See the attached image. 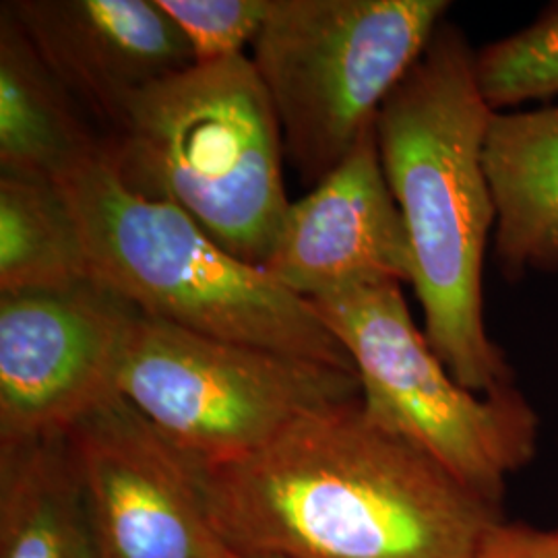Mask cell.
<instances>
[{
	"label": "cell",
	"mask_w": 558,
	"mask_h": 558,
	"mask_svg": "<svg viewBox=\"0 0 558 558\" xmlns=\"http://www.w3.org/2000/svg\"><path fill=\"white\" fill-rule=\"evenodd\" d=\"M117 393L201 465L257 453L299 420L360 398L359 377L137 313Z\"/></svg>",
	"instance_id": "7"
},
{
	"label": "cell",
	"mask_w": 558,
	"mask_h": 558,
	"mask_svg": "<svg viewBox=\"0 0 558 558\" xmlns=\"http://www.w3.org/2000/svg\"><path fill=\"white\" fill-rule=\"evenodd\" d=\"M197 476L236 558H478L502 519L500 505L368 418L360 398L299 420L248 458L197 463Z\"/></svg>",
	"instance_id": "1"
},
{
	"label": "cell",
	"mask_w": 558,
	"mask_h": 558,
	"mask_svg": "<svg viewBox=\"0 0 558 558\" xmlns=\"http://www.w3.org/2000/svg\"><path fill=\"white\" fill-rule=\"evenodd\" d=\"M137 313L94 278L0 294V445L66 433L112 398Z\"/></svg>",
	"instance_id": "8"
},
{
	"label": "cell",
	"mask_w": 558,
	"mask_h": 558,
	"mask_svg": "<svg viewBox=\"0 0 558 558\" xmlns=\"http://www.w3.org/2000/svg\"><path fill=\"white\" fill-rule=\"evenodd\" d=\"M4 7L101 135L143 89L195 64L156 0H11Z\"/></svg>",
	"instance_id": "10"
},
{
	"label": "cell",
	"mask_w": 558,
	"mask_h": 558,
	"mask_svg": "<svg viewBox=\"0 0 558 558\" xmlns=\"http://www.w3.org/2000/svg\"><path fill=\"white\" fill-rule=\"evenodd\" d=\"M476 77L493 110L558 96V2L515 34L476 50Z\"/></svg>",
	"instance_id": "16"
},
{
	"label": "cell",
	"mask_w": 558,
	"mask_h": 558,
	"mask_svg": "<svg viewBox=\"0 0 558 558\" xmlns=\"http://www.w3.org/2000/svg\"><path fill=\"white\" fill-rule=\"evenodd\" d=\"M447 0H269L253 64L311 189L339 168L445 23Z\"/></svg>",
	"instance_id": "5"
},
{
	"label": "cell",
	"mask_w": 558,
	"mask_h": 558,
	"mask_svg": "<svg viewBox=\"0 0 558 558\" xmlns=\"http://www.w3.org/2000/svg\"><path fill=\"white\" fill-rule=\"evenodd\" d=\"M104 135L0 9V172L59 180L96 156Z\"/></svg>",
	"instance_id": "13"
},
{
	"label": "cell",
	"mask_w": 558,
	"mask_h": 558,
	"mask_svg": "<svg viewBox=\"0 0 558 558\" xmlns=\"http://www.w3.org/2000/svg\"><path fill=\"white\" fill-rule=\"evenodd\" d=\"M66 437L100 558H236L207 518L197 463L119 393Z\"/></svg>",
	"instance_id": "9"
},
{
	"label": "cell",
	"mask_w": 558,
	"mask_h": 558,
	"mask_svg": "<svg viewBox=\"0 0 558 558\" xmlns=\"http://www.w3.org/2000/svg\"><path fill=\"white\" fill-rule=\"evenodd\" d=\"M57 182L77 221L89 276L141 313L356 375L311 300L223 251L179 207L133 193L104 147Z\"/></svg>",
	"instance_id": "4"
},
{
	"label": "cell",
	"mask_w": 558,
	"mask_h": 558,
	"mask_svg": "<svg viewBox=\"0 0 558 558\" xmlns=\"http://www.w3.org/2000/svg\"><path fill=\"white\" fill-rule=\"evenodd\" d=\"M0 558H100L66 433L0 445Z\"/></svg>",
	"instance_id": "14"
},
{
	"label": "cell",
	"mask_w": 558,
	"mask_h": 558,
	"mask_svg": "<svg viewBox=\"0 0 558 558\" xmlns=\"http://www.w3.org/2000/svg\"><path fill=\"white\" fill-rule=\"evenodd\" d=\"M179 27L195 64L244 54L259 36L269 0H156Z\"/></svg>",
	"instance_id": "17"
},
{
	"label": "cell",
	"mask_w": 558,
	"mask_h": 558,
	"mask_svg": "<svg viewBox=\"0 0 558 558\" xmlns=\"http://www.w3.org/2000/svg\"><path fill=\"white\" fill-rule=\"evenodd\" d=\"M263 269L306 300L366 279L410 283V242L375 126L327 179L290 203Z\"/></svg>",
	"instance_id": "11"
},
{
	"label": "cell",
	"mask_w": 558,
	"mask_h": 558,
	"mask_svg": "<svg viewBox=\"0 0 558 558\" xmlns=\"http://www.w3.org/2000/svg\"><path fill=\"white\" fill-rule=\"evenodd\" d=\"M104 156L133 193L179 207L230 255L259 267L271 255L292 201L278 114L246 54L143 89Z\"/></svg>",
	"instance_id": "3"
},
{
	"label": "cell",
	"mask_w": 558,
	"mask_h": 558,
	"mask_svg": "<svg viewBox=\"0 0 558 558\" xmlns=\"http://www.w3.org/2000/svg\"><path fill=\"white\" fill-rule=\"evenodd\" d=\"M478 558H558V530L500 519L484 539Z\"/></svg>",
	"instance_id": "18"
},
{
	"label": "cell",
	"mask_w": 558,
	"mask_h": 558,
	"mask_svg": "<svg viewBox=\"0 0 558 558\" xmlns=\"http://www.w3.org/2000/svg\"><path fill=\"white\" fill-rule=\"evenodd\" d=\"M89 278L80 228L59 182L0 172V294Z\"/></svg>",
	"instance_id": "15"
},
{
	"label": "cell",
	"mask_w": 558,
	"mask_h": 558,
	"mask_svg": "<svg viewBox=\"0 0 558 558\" xmlns=\"http://www.w3.org/2000/svg\"><path fill=\"white\" fill-rule=\"evenodd\" d=\"M484 168L495 203V255L505 278L558 271V104L495 110Z\"/></svg>",
	"instance_id": "12"
},
{
	"label": "cell",
	"mask_w": 558,
	"mask_h": 558,
	"mask_svg": "<svg viewBox=\"0 0 558 558\" xmlns=\"http://www.w3.org/2000/svg\"><path fill=\"white\" fill-rule=\"evenodd\" d=\"M493 112L476 77V50L445 21L375 122L410 242L424 336L459 385L478 396L515 387L484 319V259L497 226L484 168Z\"/></svg>",
	"instance_id": "2"
},
{
	"label": "cell",
	"mask_w": 558,
	"mask_h": 558,
	"mask_svg": "<svg viewBox=\"0 0 558 558\" xmlns=\"http://www.w3.org/2000/svg\"><path fill=\"white\" fill-rule=\"evenodd\" d=\"M398 279H366L311 300L343 345L360 403L380 428L410 440L495 505L538 449V414L515 387H461L412 319Z\"/></svg>",
	"instance_id": "6"
}]
</instances>
